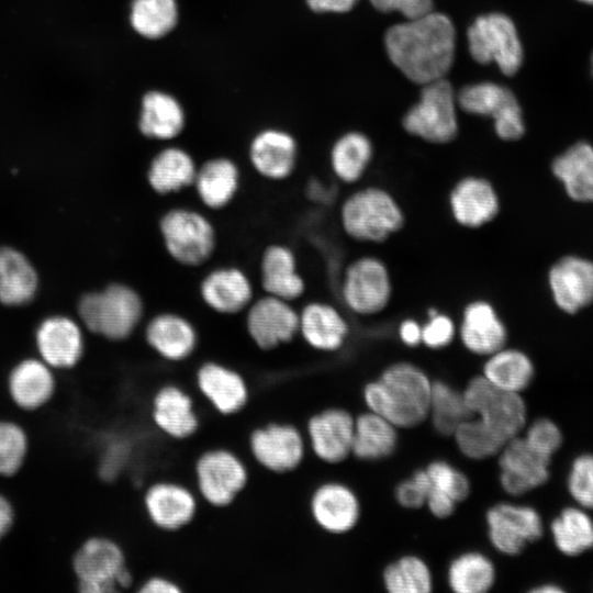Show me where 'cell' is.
Masks as SVG:
<instances>
[{
    "mask_svg": "<svg viewBox=\"0 0 593 593\" xmlns=\"http://www.w3.org/2000/svg\"><path fill=\"white\" fill-rule=\"evenodd\" d=\"M384 43L393 65L411 81L425 85L445 78L450 69L456 32L447 15L430 11L390 27Z\"/></svg>",
    "mask_w": 593,
    "mask_h": 593,
    "instance_id": "obj_1",
    "label": "cell"
},
{
    "mask_svg": "<svg viewBox=\"0 0 593 593\" xmlns=\"http://www.w3.org/2000/svg\"><path fill=\"white\" fill-rule=\"evenodd\" d=\"M432 387L433 381L419 366L395 361L365 384L362 401L367 410L399 429L414 428L428 419Z\"/></svg>",
    "mask_w": 593,
    "mask_h": 593,
    "instance_id": "obj_2",
    "label": "cell"
},
{
    "mask_svg": "<svg viewBox=\"0 0 593 593\" xmlns=\"http://www.w3.org/2000/svg\"><path fill=\"white\" fill-rule=\"evenodd\" d=\"M345 234L359 243H382L402 230L404 211L395 197L379 186L353 191L339 209Z\"/></svg>",
    "mask_w": 593,
    "mask_h": 593,
    "instance_id": "obj_3",
    "label": "cell"
},
{
    "mask_svg": "<svg viewBox=\"0 0 593 593\" xmlns=\"http://www.w3.org/2000/svg\"><path fill=\"white\" fill-rule=\"evenodd\" d=\"M72 571L77 593L133 592L136 584L124 548L108 536L88 537L72 556Z\"/></svg>",
    "mask_w": 593,
    "mask_h": 593,
    "instance_id": "obj_4",
    "label": "cell"
},
{
    "mask_svg": "<svg viewBox=\"0 0 593 593\" xmlns=\"http://www.w3.org/2000/svg\"><path fill=\"white\" fill-rule=\"evenodd\" d=\"M78 310L91 333L116 343L128 339L138 328L145 304L134 288L115 282L101 291L85 294Z\"/></svg>",
    "mask_w": 593,
    "mask_h": 593,
    "instance_id": "obj_5",
    "label": "cell"
},
{
    "mask_svg": "<svg viewBox=\"0 0 593 593\" xmlns=\"http://www.w3.org/2000/svg\"><path fill=\"white\" fill-rule=\"evenodd\" d=\"M250 463L232 448L202 450L192 465V485L201 502L212 508L231 506L248 486Z\"/></svg>",
    "mask_w": 593,
    "mask_h": 593,
    "instance_id": "obj_6",
    "label": "cell"
},
{
    "mask_svg": "<svg viewBox=\"0 0 593 593\" xmlns=\"http://www.w3.org/2000/svg\"><path fill=\"white\" fill-rule=\"evenodd\" d=\"M307 455L303 427L292 422H265L251 428L246 438L249 463L273 475L296 472Z\"/></svg>",
    "mask_w": 593,
    "mask_h": 593,
    "instance_id": "obj_7",
    "label": "cell"
},
{
    "mask_svg": "<svg viewBox=\"0 0 593 593\" xmlns=\"http://www.w3.org/2000/svg\"><path fill=\"white\" fill-rule=\"evenodd\" d=\"M163 245L169 257L184 267H200L213 256L217 237L211 220L202 212L176 206L158 222Z\"/></svg>",
    "mask_w": 593,
    "mask_h": 593,
    "instance_id": "obj_8",
    "label": "cell"
},
{
    "mask_svg": "<svg viewBox=\"0 0 593 593\" xmlns=\"http://www.w3.org/2000/svg\"><path fill=\"white\" fill-rule=\"evenodd\" d=\"M462 395L471 415L480 418L505 443L525 429L527 407L521 393L497 389L480 373L468 380Z\"/></svg>",
    "mask_w": 593,
    "mask_h": 593,
    "instance_id": "obj_9",
    "label": "cell"
},
{
    "mask_svg": "<svg viewBox=\"0 0 593 593\" xmlns=\"http://www.w3.org/2000/svg\"><path fill=\"white\" fill-rule=\"evenodd\" d=\"M192 392L221 417L240 414L249 404L251 385L247 376L220 359H204L192 372Z\"/></svg>",
    "mask_w": 593,
    "mask_h": 593,
    "instance_id": "obj_10",
    "label": "cell"
},
{
    "mask_svg": "<svg viewBox=\"0 0 593 593\" xmlns=\"http://www.w3.org/2000/svg\"><path fill=\"white\" fill-rule=\"evenodd\" d=\"M147 416L153 428L165 438L186 441L200 430V400L187 385L168 380L152 393Z\"/></svg>",
    "mask_w": 593,
    "mask_h": 593,
    "instance_id": "obj_11",
    "label": "cell"
},
{
    "mask_svg": "<svg viewBox=\"0 0 593 593\" xmlns=\"http://www.w3.org/2000/svg\"><path fill=\"white\" fill-rule=\"evenodd\" d=\"M423 86L418 102L403 118V127L428 143H449L458 133L454 89L445 78Z\"/></svg>",
    "mask_w": 593,
    "mask_h": 593,
    "instance_id": "obj_12",
    "label": "cell"
},
{
    "mask_svg": "<svg viewBox=\"0 0 593 593\" xmlns=\"http://www.w3.org/2000/svg\"><path fill=\"white\" fill-rule=\"evenodd\" d=\"M340 298L356 315L371 316L385 310L392 298V280L384 261L371 255L351 260L342 277Z\"/></svg>",
    "mask_w": 593,
    "mask_h": 593,
    "instance_id": "obj_13",
    "label": "cell"
},
{
    "mask_svg": "<svg viewBox=\"0 0 593 593\" xmlns=\"http://www.w3.org/2000/svg\"><path fill=\"white\" fill-rule=\"evenodd\" d=\"M469 52L479 64L495 63L506 76L518 71L523 46L514 22L503 13L478 16L468 29Z\"/></svg>",
    "mask_w": 593,
    "mask_h": 593,
    "instance_id": "obj_14",
    "label": "cell"
},
{
    "mask_svg": "<svg viewBox=\"0 0 593 593\" xmlns=\"http://www.w3.org/2000/svg\"><path fill=\"white\" fill-rule=\"evenodd\" d=\"M141 501L148 523L163 533H177L188 527L202 504L191 484L171 478L149 482Z\"/></svg>",
    "mask_w": 593,
    "mask_h": 593,
    "instance_id": "obj_15",
    "label": "cell"
},
{
    "mask_svg": "<svg viewBox=\"0 0 593 593\" xmlns=\"http://www.w3.org/2000/svg\"><path fill=\"white\" fill-rule=\"evenodd\" d=\"M490 545L501 555L517 556L544 533L542 519L532 506L499 502L484 516Z\"/></svg>",
    "mask_w": 593,
    "mask_h": 593,
    "instance_id": "obj_16",
    "label": "cell"
},
{
    "mask_svg": "<svg viewBox=\"0 0 593 593\" xmlns=\"http://www.w3.org/2000/svg\"><path fill=\"white\" fill-rule=\"evenodd\" d=\"M245 327L257 349L273 351L299 336V311L290 301L264 294L246 309Z\"/></svg>",
    "mask_w": 593,
    "mask_h": 593,
    "instance_id": "obj_17",
    "label": "cell"
},
{
    "mask_svg": "<svg viewBox=\"0 0 593 593\" xmlns=\"http://www.w3.org/2000/svg\"><path fill=\"white\" fill-rule=\"evenodd\" d=\"M309 454L335 466L351 456L355 416L340 406H327L311 413L302 426Z\"/></svg>",
    "mask_w": 593,
    "mask_h": 593,
    "instance_id": "obj_18",
    "label": "cell"
},
{
    "mask_svg": "<svg viewBox=\"0 0 593 593\" xmlns=\"http://www.w3.org/2000/svg\"><path fill=\"white\" fill-rule=\"evenodd\" d=\"M307 514L317 529L329 535L351 532L361 517V503L351 486L338 480L316 484L307 496Z\"/></svg>",
    "mask_w": 593,
    "mask_h": 593,
    "instance_id": "obj_19",
    "label": "cell"
},
{
    "mask_svg": "<svg viewBox=\"0 0 593 593\" xmlns=\"http://www.w3.org/2000/svg\"><path fill=\"white\" fill-rule=\"evenodd\" d=\"M143 337L147 347L160 360L170 365L189 361L200 344L194 324L176 312L153 315L144 325Z\"/></svg>",
    "mask_w": 593,
    "mask_h": 593,
    "instance_id": "obj_20",
    "label": "cell"
},
{
    "mask_svg": "<svg viewBox=\"0 0 593 593\" xmlns=\"http://www.w3.org/2000/svg\"><path fill=\"white\" fill-rule=\"evenodd\" d=\"M496 457L499 481L508 495H523L549 479L551 459L536 451L521 435L510 439Z\"/></svg>",
    "mask_w": 593,
    "mask_h": 593,
    "instance_id": "obj_21",
    "label": "cell"
},
{
    "mask_svg": "<svg viewBox=\"0 0 593 593\" xmlns=\"http://www.w3.org/2000/svg\"><path fill=\"white\" fill-rule=\"evenodd\" d=\"M452 219L462 227L475 230L491 223L500 212V198L493 183L480 176L459 179L449 192Z\"/></svg>",
    "mask_w": 593,
    "mask_h": 593,
    "instance_id": "obj_22",
    "label": "cell"
},
{
    "mask_svg": "<svg viewBox=\"0 0 593 593\" xmlns=\"http://www.w3.org/2000/svg\"><path fill=\"white\" fill-rule=\"evenodd\" d=\"M38 357L54 370H68L81 362L86 351L79 325L64 316H53L41 323L35 334Z\"/></svg>",
    "mask_w": 593,
    "mask_h": 593,
    "instance_id": "obj_23",
    "label": "cell"
},
{
    "mask_svg": "<svg viewBox=\"0 0 593 593\" xmlns=\"http://www.w3.org/2000/svg\"><path fill=\"white\" fill-rule=\"evenodd\" d=\"M202 302L213 312L235 315L246 311L254 300L248 275L237 266H220L210 270L199 284Z\"/></svg>",
    "mask_w": 593,
    "mask_h": 593,
    "instance_id": "obj_24",
    "label": "cell"
},
{
    "mask_svg": "<svg viewBox=\"0 0 593 593\" xmlns=\"http://www.w3.org/2000/svg\"><path fill=\"white\" fill-rule=\"evenodd\" d=\"M457 336L466 350L485 358L506 346L507 329L490 302L473 300L461 313Z\"/></svg>",
    "mask_w": 593,
    "mask_h": 593,
    "instance_id": "obj_25",
    "label": "cell"
},
{
    "mask_svg": "<svg viewBox=\"0 0 593 593\" xmlns=\"http://www.w3.org/2000/svg\"><path fill=\"white\" fill-rule=\"evenodd\" d=\"M248 158L254 170L270 181L288 179L298 163L294 137L280 128H265L250 141Z\"/></svg>",
    "mask_w": 593,
    "mask_h": 593,
    "instance_id": "obj_26",
    "label": "cell"
},
{
    "mask_svg": "<svg viewBox=\"0 0 593 593\" xmlns=\"http://www.w3.org/2000/svg\"><path fill=\"white\" fill-rule=\"evenodd\" d=\"M349 332L344 314L328 302L312 301L299 311V336L316 351L335 353L342 349Z\"/></svg>",
    "mask_w": 593,
    "mask_h": 593,
    "instance_id": "obj_27",
    "label": "cell"
},
{
    "mask_svg": "<svg viewBox=\"0 0 593 593\" xmlns=\"http://www.w3.org/2000/svg\"><path fill=\"white\" fill-rule=\"evenodd\" d=\"M8 392L21 410L32 412L46 405L56 390V372L40 357H25L9 371Z\"/></svg>",
    "mask_w": 593,
    "mask_h": 593,
    "instance_id": "obj_28",
    "label": "cell"
},
{
    "mask_svg": "<svg viewBox=\"0 0 593 593\" xmlns=\"http://www.w3.org/2000/svg\"><path fill=\"white\" fill-rule=\"evenodd\" d=\"M259 272L265 294L293 302L305 292L306 284L299 271L296 256L284 244H270L262 250Z\"/></svg>",
    "mask_w": 593,
    "mask_h": 593,
    "instance_id": "obj_29",
    "label": "cell"
},
{
    "mask_svg": "<svg viewBox=\"0 0 593 593\" xmlns=\"http://www.w3.org/2000/svg\"><path fill=\"white\" fill-rule=\"evenodd\" d=\"M556 304L574 313L593 301V262L567 257L552 266L548 276Z\"/></svg>",
    "mask_w": 593,
    "mask_h": 593,
    "instance_id": "obj_30",
    "label": "cell"
},
{
    "mask_svg": "<svg viewBox=\"0 0 593 593\" xmlns=\"http://www.w3.org/2000/svg\"><path fill=\"white\" fill-rule=\"evenodd\" d=\"M198 199L208 209L228 206L240 187V170L228 157H213L198 166L192 184Z\"/></svg>",
    "mask_w": 593,
    "mask_h": 593,
    "instance_id": "obj_31",
    "label": "cell"
},
{
    "mask_svg": "<svg viewBox=\"0 0 593 593\" xmlns=\"http://www.w3.org/2000/svg\"><path fill=\"white\" fill-rule=\"evenodd\" d=\"M198 165L186 149L168 146L159 150L146 170V181L158 195L178 193L192 187Z\"/></svg>",
    "mask_w": 593,
    "mask_h": 593,
    "instance_id": "obj_32",
    "label": "cell"
},
{
    "mask_svg": "<svg viewBox=\"0 0 593 593\" xmlns=\"http://www.w3.org/2000/svg\"><path fill=\"white\" fill-rule=\"evenodd\" d=\"M186 114L180 102L171 94L150 90L142 99L138 128L143 136L156 141H170L181 134Z\"/></svg>",
    "mask_w": 593,
    "mask_h": 593,
    "instance_id": "obj_33",
    "label": "cell"
},
{
    "mask_svg": "<svg viewBox=\"0 0 593 593\" xmlns=\"http://www.w3.org/2000/svg\"><path fill=\"white\" fill-rule=\"evenodd\" d=\"M399 428L369 410L355 416L351 455L362 461L392 456L399 446Z\"/></svg>",
    "mask_w": 593,
    "mask_h": 593,
    "instance_id": "obj_34",
    "label": "cell"
},
{
    "mask_svg": "<svg viewBox=\"0 0 593 593\" xmlns=\"http://www.w3.org/2000/svg\"><path fill=\"white\" fill-rule=\"evenodd\" d=\"M480 373L497 389L522 393L532 383L535 368L524 351L504 346L484 358Z\"/></svg>",
    "mask_w": 593,
    "mask_h": 593,
    "instance_id": "obj_35",
    "label": "cell"
},
{
    "mask_svg": "<svg viewBox=\"0 0 593 593\" xmlns=\"http://www.w3.org/2000/svg\"><path fill=\"white\" fill-rule=\"evenodd\" d=\"M552 172L571 199L593 201V147L589 143L579 142L559 155L552 163Z\"/></svg>",
    "mask_w": 593,
    "mask_h": 593,
    "instance_id": "obj_36",
    "label": "cell"
},
{
    "mask_svg": "<svg viewBox=\"0 0 593 593\" xmlns=\"http://www.w3.org/2000/svg\"><path fill=\"white\" fill-rule=\"evenodd\" d=\"M446 581L455 593H486L496 582V568L484 552L467 550L450 560Z\"/></svg>",
    "mask_w": 593,
    "mask_h": 593,
    "instance_id": "obj_37",
    "label": "cell"
},
{
    "mask_svg": "<svg viewBox=\"0 0 593 593\" xmlns=\"http://www.w3.org/2000/svg\"><path fill=\"white\" fill-rule=\"evenodd\" d=\"M37 276L27 258L20 251L0 247V302L21 305L32 300Z\"/></svg>",
    "mask_w": 593,
    "mask_h": 593,
    "instance_id": "obj_38",
    "label": "cell"
},
{
    "mask_svg": "<svg viewBox=\"0 0 593 593\" xmlns=\"http://www.w3.org/2000/svg\"><path fill=\"white\" fill-rule=\"evenodd\" d=\"M457 101L465 112L490 116L494 122L522 111L514 93L495 82L466 86L459 91Z\"/></svg>",
    "mask_w": 593,
    "mask_h": 593,
    "instance_id": "obj_39",
    "label": "cell"
},
{
    "mask_svg": "<svg viewBox=\"0 0 593 593\" xmlns=\"http://www.w3.org/2000/svg\"><path fill=\"white\" fill-rule=\"evenodd\" d=\"M372 154V144L365 134L348 132L332 146L329 153L332 171L343 183H357L366 174Z\"/></svg>",
    "mask_w": 593,
    "mask_h": 593,
    "instance_id": "obj_40",
    "label": "cell"
},
{
    "mask_svg": "<svg viewBox=\"0 0 593 593\" xmlns=\"http://www.w3.org/2000/svg\"><path fill=\"white\" fill-rule=\"evenodd\" d=\"M381 579L389 593H429L434 588L430 567L416 555H404L387 564Z\"/></svg>",
    "mask_w": 593,
    "mask_h": 593,
    "instance_id": "obj_41",
    "label": "cell"
},
{
    "mask_svg": "<svg viewBox=\"0 0 593 593\" xmlns=\"http://www.w3.org/2000/svg\"><path fill=\"white\" fill-rule=\"evenodd\" d=\"M178 15L177 0H133L130 23L142 37L158 40L175 29Z\"/></svg>",
    "mask_w": 593,
    "mask_h": 593,
    "instance_id": "obj_42",
    "label": "cell"
},
{
    "mask_svg": "<svg viewBox=\"0 0 593 593\" xmlns=\"http://www.w3.org/2000/svg\"><path fill=\"white\" fill-rule=\"evenodd\" d=\"M556 547L567 556H578L593 547V521L581 508L567 507L551 522Z\"/></svg>",
    "mask_w": 593,
    "mask_h": 593,
    "instance_id": "obj_43",
    "label": "cell"
},
{
    "mask_svg": "<svg viewBox=\"0 0 593 593\" xmlns=\"http://www.w3.org/2000/svg\"><path fill=\"white\" fill-rule=\"evenodd\" d=\"M471 416L462 395L446 381H433L428 419L443 436H452L456 428Z\"/></svg>",
    "mask_w": 593,
    "mask_h": 593,
    "instance_id": "obj_44",
    "label": "cell"
},
{
    "mask_svg": "<svg viewBox=\"0 0 593 593\" xmlns=\"http://www.w3.org/2000/svg\"><path fill=\"white\" fill-rule=\"evenodd\" d=\"M459 452L467 459L482 461L497 456L506 444L480 418L471 415L454 432L452 436Z\"/></svg>",
    "mask_w": 593,
    "mask_h": 593,
    "instance_id": "obj_45",
    "label": "cell"
},
{
    "mask_svg": "<svg viewBox=\"0 0 593 593\" xmlns=\"http://www.w3.org/2000/svg\"><path fill=\"white\" fill-rule=\"evenodd\" d=\"M29 451L25 429L11 419H0V477H12L23 466Z\"/></svg>",
    "mask_w": 593,
    "mask_h": 593,
    "instance_id": "obj_46",
    "label": "cell"
},
{
    "mask_svg": "<svg viewBox=\"0 0 593 593\" xmlns=\"http://www.w3.org/2000/svg\"><path fill=\"white\" fill-rule=\"evenodd\" d=\"M425 470L430 480V489L449 495L458 504L469 497L471 482L468 475L450 462L443 459L433 460Z\"/></svg>",
    "mask_w": 593,
    "mask_h": 593,
    "instance_id": "obj_47",
    "label": "cell"
},
{
    "mask_svg": "<svg viewBox=\"0 0 593 593\" xmlns=\"http://www.w3.org/2000/svg\"><path fill=\"white\" fill-rule=\"evenodd\" d=\"M567 483L573 500L583 508L593 510V454L574 459Z\"/></svg>",
    "mask_w": 593,
    "mask_h": 593,
    "instance_id": "obj_48",
    "label": "cell"
},
{
    "mask_svg": "<svg viewBox=\"0 0 593 593\" xmlns=\"http://www.w3.org/2000/svg\"><path fill=\"white\" fill-rule=\"evenodd\" d=\"M457 336V325L446 313L434 307L427 312V321L422 324V345L429 349L448 347Z\"/></svg>",
    "mask_w": 593,
    "mask_h": 593,
    "instance_id": "obj_49",
    "label": "cell"
},
{
    "mask_svg": "<svg viewBox=\"0 0 593 593\" xmlns=\"http://www.w3.org/2000/svg\"><path fill=\"white\" fill-rule=\"evenodd\" d=\"M523 438L536 451L551 459L552 455L562 444V434L559 427L548 418H538L525 426Z\"/></svg>",
    "mask_w": 593,
    "mask_h": 593,
    "instance_id": "obj_50",
    "label": "cell"
},
{
    "mask_svg": "<svg viewBox=\"0 0 593 593\" xmlns=\"http://www.w3.org/2000/svg\"><path fill=\"white\" fill-rule=\"evenodd\" d=\"M429 489L430 480L425 468L417 469L410 478L396 484L394 499L403 508L418 510L425 506Z\"/></svg>",
    "mask_w": 593,
    "mask_h": 593,
    "instance_id": "obj_51",
    "label": "cell"
},
{
    "mask_svg": "<svg viewBox=\"0 0 593 593\" xmlns=\"http://www.w3.org/2000/svg\"><path fill=\"white\" fill-rule=\"evenodd\" d=\"M379 11L398 12L407 19H414L433 11L432 0H370Z\"/></svg>",
    "mask_w": 593,
    "mask_h": 593,
    "instance_id": "obj_52",
    "label": "cell"
},
{
    "mask_svg": "<svg viewBox=\"0 0 593 593\" xmlns=\"http://www.w3.org/2000/svg\"><path fill=\"white\" fill-rule=\"evenodd\" d=\"M135 593H183L181 585L163 573H153L144 578L134 589Z\"/></svg>",
    "mask_w": 593,
    "mask_h": 593,
    "instance_id": "obj_53",
    "label": "cell"
},
{
    "mask_svg": "<svg viewBox=\"0 0 593 593\" xmlns=\"http://www.w3.org/2000/svg\"><path fill=\"white\" fill-rule=\"evenodd\" d=\"M457 505L458 503L449 495L429 489L425 506L434 517L438 519L450 517L455 513Z\"/></svg>",
    "mask_w": 593,
    "mask_h": 593,
    "instance_id": "obj_54",
    "label": "cell"
},
{
    "mask_svg": "<svg viewBox=\"0 0 593 593\" xmlns=\"http://www.w3.org/2000/svg\"><path fill=\"white\" fill-rule=\"evenodd\" d=\"M398 335L406 347H417L422 345V324L414 318H404L398 327Z\"/></svg>",
    "mask_w": 593,
    "mask_h": 593,
    "instance_id": "obj_55",
    "label": "cell"
},
{
    "mask_svg": "<svg viewBox=\"0 0 593 593\" xmlns=\"http://www.w3.org/2000/svg\"><path fill=\"white\" fill-rule=\"evenodd\" d=\"M314 12L344 13L351 10L358 0H305Z\"/></svg>",
    "mask_w": 593,
    "mask_h": 593,
    "instance_id": "obj_56",
    "label": "cell"
},
{
    "mask_svg": "<svg viewBox=\"0 0 593 593\" xmlns=\"http://www.w3.org/2000/svg\"><path fill=\"white\" fill-rule=\"evenodd\" d=\"M13 521V506L8 497L0 492V539L11 529Z\"/></svg>",
    "mask_w": 593,
    "mask_h": 593,
    "instance_id": "obj_57",
    "label": "cell"
},
{
    "mask_svg": "<svg viewBox=\"0 0 593 593\" xmlns=\"http://www.w3.org/2000/svg\"><path fill=\"white\" fill-rule=\"evenodd\" d=\"M326 189V186L320 180H313L309 184V195L310 198H314L316 202H326L327 198H331L329 192Z\"/></svg>",
    "mask_w": 593,
    "mask_h": 593,
    "instance_id": "obj_58",
    "label": "cell"
},
{
    "mask_svg": "<svg viewBox=\"0 0 593 593\" xmlns=\"http://www.w3.org/2000/svg\"><path fill=\"white\" fill-rule=\"evenodd\" d=\"M532 592L533 593H559V592H562V589L555 584L547 583V584H541L537 588H534Z\"/></svg>",
    "mask_w": 593,
    "mask_h": 593,
    "instance_id": "obj_59",
    "label": "cell"
},
{
    "mask_svg": "<svg viewBox=\"0 0 593 593\" xmlns=\"http://www.w3.org/2000/svg\"><path fill=\"white\" fill-rule=\"evenodd\" d=\"M578 1L586 3V4H593V0H578Z\"/></svg>",
    "mask_w": 593,
    "mask_h": 593,
    "instance_id": "obj_60",
    "label": "cell"
},
{
    "mask_svg": "<svg viewBox=\"0 0 593 593\" xmlns=\"http://www.w3.org/2000/svg\"><path fill=\"white\" fill-rule=\"evenodd\" d=\"M591 64H592V76H593V55H592Z\"/></svg>",
    "mask_w": 593,
    "mask_h": 593,
    "instance_id": "obj_61",
    "label": "cell"
}]
</instances>
